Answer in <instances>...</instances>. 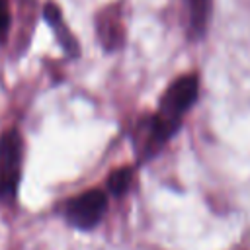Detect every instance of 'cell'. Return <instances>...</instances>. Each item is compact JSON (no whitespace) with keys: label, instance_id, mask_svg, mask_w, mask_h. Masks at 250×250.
I'll return each instance as SVG.
<instances>
[{"label":"cell","instance_id":"3957f363","mask_svg":"<svg viewBox=\"0 0 250 250\" xmlns=\"http://www.w3.org/2000/svg\"><path fill=\"white\" fill-rule=\"evenodd\" d=\"M43 18H45V21L51 25V29L55 31V37H57L61 49H62L70 59L78 57V55H80V45H78V41L74 39V35L68 31L66 23L62 21L61 10H59V6H57L55 2H47V4L43 6Z\"/></svg>","mask_w":250,"mask_h":250},{"label":"cell","instance_id":"8992f818","mask_svg":"<svg viewBox=\"0 0 250 250\" xmlns=\"http://www.w3.org/2000/svg\"><path fill=\"white\" fill-rule=\"evenodd\" d=\"M131 182H133V168L123 166V168H117L115 172H111L107 176V189L113 197H121L129 189Z\"/></svg>","mask_w":250,"mask_h":250},{"label":"cell","instance_id":"5b68a950","mask_svg":"<svg viewBox=\"0 0 250 250\" xmlns=\"http://www.w3.org/2000/svg\"><path fill=\"white\" fill-rule=\"evenodd\" d=\"M188 8H189V31L193 37H201L207 27L211 0H188Z\"/></svg>","mask_w":250,"mask_h":250},{"label":"cell","instance_id":"52a82bcc","mask_svg":"<svg viewBox=\"0 0 250 250\" xmlns=\"http://www.w3.org/2000/svg\"><path fill=\"white\" fill-rule=\"evenodd\" d=\"M8 27H10V10H8V2H6V0H0V43L6 39Z\"/></svg>","mask_w":250,"mask_h":250},{"label":"cell","instance_id":"7a4b0ae2","mask_svg":"<svg viewBox=\"0 0 250 250\" xmlns=\"http://www.w3.org/2000/svg\"><path fill=\"white\" fill-rule=\"evenodd\" d=\"M105 209L107 195L102 189H88L70 197L62 207V215L70 227L78 230H92L102 221Z\"/></svg>","mask_w":250,"mask_h":250},{"label":"cell","instance_id":"6da1fadb","mask_svg":"<svg viewBox=\"0 0 250 250\" xmlns=\"http://www.w3.org/2000/svg\"><path fill=\"white\" fill-rule=\"evenodd\" d=\"M23 162V141L20 131L10 129L0 137V199H14L18 193Z\"/></svg>","mask_w":250,"mask_h":250},{"label":"cell","instance_id":"277c9868","mask_svg":"<svg viewBox=\"0 0 250 250\" xmlns=\"http://www.w3.org/2000/svg\"><path fill=\"white\" fill-rule=\"evenodd\" d=\"M96 27H98V37L105 51H113L123 43V27L119 25L117 16L109 14V8L98 16Z\"/></svg>","mask_w":250,"mask_h":250}]
</instances>
